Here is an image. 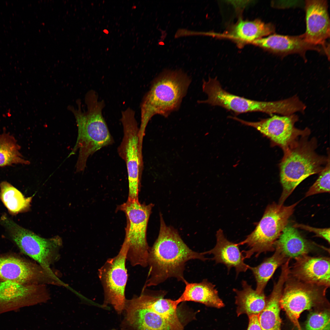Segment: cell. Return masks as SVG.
Returning <instances> with one entry per match:
<instances>
[{
  "label": "cell",
  "instance_id": "7",
  "mask_svg": "<svg viewBox=\"0 0 330 330\" xmlns=\"http://www.w3.org/2000/svg\"><path fill=\"white\" fill-rule=\"evenodd\" d=\"M202 89L207 96V98L205 100L198 101V103L220 106L237 114L258 112L269 114L276 113L286 115L291 110V104L288 99L260 101L231 94L222 88L216 77H210L207 81L204 80Z\"/></svg>",
  "mask_w": 330,
  "mask_h": 330
},
{
  "label": "cell",
  "instance_id": "32",
  "mask_svg": "<svg viewBox=\"0 0 330 330\" xmlns=\"http://www.w3.org/2000/svg\"><path fill=\"white\" fill-rule=\"evenodd\" d=\"M249 324L247 330H262L258 320V315L248 317Z\"/></svg>",
  "mask_w": 330,
  "mask_h": 330
},
{
  "label": "cell",
  "instance_id": "12",
  "mask_svg": "<svg viewBox=\"0 0 330 330\" xmlns=\"http://www.w3.org/2000/svg\"><path fill=\"white\" fill-rule=\"evenodd\" d=\"M0 278L21 284L63 285L51 268L12 254L0 255Z\"/></svg>",
  "mask_w": 330,
  "mask_h": 330
},
{
  "label": "cell",
  "instance_id": "20",
  "mask_svg": "<svg viewBox=\"0 0 330 330\" xmlns=\"http://www.w3.org/2000/svg\"><path fill=\"white\" fill-rule=\"evenodd\" d=\"M216 244L212 249L202 252L204 255L212 254L211 259L216 264L222 263L227 267L228 272L231 268H235L237 276L241 272H245L250 266L244 263V256L240 251L239 245L228 240L224 235L223 231L219 229L216 232Z\"/></svg>",
  "mask_w": 330,
  "mask_h": 330
},
{
  "label": "cell",
  "instance_id": "16",
  "mask_svg": "<svg viewBox=\"0 0 330 330\" xmlns=\"http://www.w3.org/2000/svg\"><path fill=\"white\" fill-rule=\"evenodd\" d=\"M295 259L292 266L290 267L289 276L305 283L329 287V257L306 255Z\"/></svg>",
  "mask_w": 330,
  "mask_h": 330
},
{
  "label": "cell",
  "instance_id": "14",
  "mask_svg": "<svg viewBox=\"0 0 330 330\" xmlns=\"http://www.w3.org/2000/svg\"><path fill=\"white\" fill-rule=\"evenodd\" d=\"M47 286L19 284L0 278V314L46 302L50 298Z\"/></svg>",
  "mask_w": 330,
  "mask_h": 330
},
{
  "label": "cell",
  "instance_id": "1",
  "mask_svg": "<svg viewBox=\"0 0 330 330\" xmlns=\"http://www.w3.org/2000/svg\"><path fill=\"white\" fill-rule=\"evenodd\" d=\"M160 217L158 236L148 251L149 271L146 287L157 285L170 278L184 282L186 280L184 272L188 261L208 259L202 252L190 248L175 229L166 225L161 214Z\"/></svg>",
  "mask_w": 330,
  "mask_h": 330
},
{
  "label": "cell",
  "instance_id": "5",
  "mask_svg": "<svg viewBox=\"0 0 330 330\" xmlns=\"http://www.w3.org/2000/svg\"><path fill=\"white\" fill-rule=\"evenodd\" d=\"M299 202L289 206L274 202L267 206L254 230L244 240L237 243L239 246L246 244L249 248L241 251L245 254V259L250 258L254 254L257 257L262 253L275 250V243Z\"/></svg>",
  "mask_w": 330,
  "mask_h": 330
},
{
  "label": "cell",
  "instance_id": "18",
  "mask_svg": "<svg viewBox=\"0 0 330 330\" xmlns=\"http://www.w3.org/2000/svg\"><path fill=\"white\" fill-rule=\"evenodd\" d=\"M254 42L255 44L261 47L282 56L296 53L305 57L306 52L308 50H315L319 52L324 53L326 54L323 47L307 42L302 35L291 36L273 34Z\"/></svg>",
  "mask_w": 330,
  "mask_h": 330
},
{
  "label": "cell",
  "instance_id": "29",
  "mask_svg": "<svg viewBox=\"0 0 330 330\" xmlns=\"http://www.w3.org/2000/svg\"><path fill=\"white\" fill-rule=\"evenodd\" d=\"M305 330H330V314L328 311L312 313L306 321Z\"/></svg>",
  "mask_w": 330,
  "mask_h": 330
},
{
  "label": "cell",
  "instance_id": "33",
  "mask_svg": "<svg viewBox=\"0 0 330 330\" xmlns=\"http://www.w3.org/2000/svg\"><path fill=\"white\" fill-rule=\"evenodd\" d=\"M115 330V329H114V330Z\"/></svg>",
  "mask_w": 330,
  "mask_h": 330
},
{
  "label": "cell",
  "instance_id": "2",
  "mask_svg": "<svg viewBox=\"0 0 330 330\" xmlns=\"http://www.w3.org/2000/svg\"><path fill=\"white\" fill-rule=\"evenodd\" d=\"M85 99L86 111L82 110L80 102L78 109L68 107L75 117L78 130L76 144L69 156L79 150L75 166L78 172L84 170L90 156L114 142L102 114L104 101L100 100L97 93L93 90L88 92Z\"/></svg>",
  "mask_w": 330,
  "mask_h": 330
},
{
  "label": "cell",
  "instance_id": "6",
  "mask_svg": "<svg viewBox=\"0 0 330 330\" xmlns=\"http://www.w3.org/2000/svg\"><path fill=\"white\" fill-rule=\"evenodd\" d=\"M153 204H141L138 199L128 198L125 203L119 205L117 210L125 214L127 226L124 240L129 247L127 259L133 266H148L149 249L147 240V225Z\"/></svg>",
  "mask_w": 330,
  "mask_h": 330
},
{
  "label": "cell",
  "instance_id": "4",
  "mask_svg": "<svg viewBox=\"0 0 330 330\" xmlns=\"http://www.w3.org/2000/svg\"><path fill=\"white\" fill-rule=\"evenodd\" d=\"M191 82L189 77L181 70H164L152 81L140 104V142L142 141L145 127L153 116L167 117L178 110Z\"/></svg>",
  "mask_w": 330,
  "mask_h": 330
},
{
  "label": "cell",
  "instance_id": "23",
  "mask_svg": "<svg viewBox=\"0 0 330 330\" xmlns=\"http://www.w3.org/2000/svg\"><path fill=\"white\" fill-rule=\"evenodd\" d=\"M241 284L242 290L233 289L236 295L235 304L237 306V316L243 314H246L248 317L259 315L266 304V298L264 293H258L245 280L242 281Z\"/></svg>",
  "mask_w": 330,
  "mask_h": 330
},
{
  "label": "cell",
  "instance_id": "27",
  "mask_svg": "<svg viewBox=\"0 0 330 330\" xmlns=\"http://www.w3.org/2000/svg\"><path fill=\"white\" fill-rule=\"evenodd\" d=\"M0 198L9 212L16 215L29 210L32 196L25 197L6 181L0 183Z\"/></svg>",
  "mask_w": 330,
  "mask_h": 330
},
{
  "label": "cell",
  "instance_id": "30",
  "mask_svg": "<svg viewBox=\"0 0 330 330\" xmlns=\"http://www.w3.org/2000/svg\"><path fill=\"white\" fill-rule=\"evenodd\" d=\"M330 192V160L320 173L317 179L306 193L305 197L324 193Z\"/></svg>",
  "mask_w": 330,
  "mask_h": 330
},
{
  "label": "cell",
  "instance_id": "21",
  "mask_svg": "<svg viewBox=\"0 0 330 330\" xmlns=\"http://www.w3.org/2000/svg\"><path fill=\"white\" fill-rule=\"evenodd\" d=\"M289 273L287 268H281L278 280L274 283L272 291L266 299L265 306L258 315L262 330H281L280 300Z\"/></svg>",
  "mask_w": 330,
  "mask_h": 330
},
{
  "label": "cell",
  "instance_id": "26",
  "mask_svg": "<svg viewBox=\"0 0 330 330\" xmlns=\"http://www.w3.org/2000/svg\"><path fill=\"white\" fill-rule=\"evenodd\" d=\"M275 27L259 20H241L234 27L233 35L236 38L247 42L254 41L274 33Z\"/></svg>",
  "mask_w": 330,
  "mask_h": 330
},
{
  "label": "cell",
  "instance_id": "19",
  "mask_svg": "<svg viewBox=\"0 0 330 330\" xmlns=\"http://www.w3.org/2000/svg\"><path fill=\"white\" fill-rule=\"evenodd\" d=\"M166 294V291H152L144 287L139 295L134 296L141 304L162 317L170 330H183L177 313L179 304L176 299L164 298Z\"/></svg>",
  "mask_w": 330,
  "mask_h": 330
},
{
  "label": "cell",
  "instance_id": "3",
  "mask_svg": "<svg viewBox=\"0 0 330 330\" xmlns=\"http://www.w3.org/2000/svg\"><path fill=\"white\" fill-rule=\"evenodd\" d=\"M310 132L302 135L283 150L279 165L280 182L283 191L279 203L284 202L296 187L312 175L319 173L330 160L317 154V142L314 138L309 139Z\"/></svg>",
  "mask_w": 330,
  "mask_h": 330
},
{
  "label": "cell",
  "instance_id": "13",
  "mask_svg": "<svg viewBox=\"0 0 330 330\" xmlns=\"http://www.w3.org/2000/svg\"><path fill=\"white\" fill-rule=\"evenodd\" d=\"M241 124L254 128L270 140L272 146H277L283 150L301 135L310 132L306 127L299 129L295 126L299 120L295 114L285 116L273 115L257 122L244 120L235 116H229Z\"/></svg>",
  "mask_w": 330,
  "mask_h": 330
},
{
  "label": "cell",
  "instance_id": "9",
  "mask_svg": "<svg viewBox=\"0 0 330 330\" xmlns=\"http://www.w3.org/2000/svg\"><path fill=\"white\" fill-rule=\"evenodd\" d=\"M328 288L305 283L288 275L280 299V306L298 330H301L299 321L300 314L326 302Z\"/></svg>",
  "mask_w": 330,
  "mask_h": 330
},
{
  "label": "cell",
  "instance_id": "11",
  "mask_svg": "<svg viewBox=\"0 0 330 330\" xmlns=\"http://www.w3.org/2000/svg\"><path fill=\"white\" fill-rule=\"evenodd\" d=\"M120 120L123 125V135L117 151L126 165L129 184L128 198L138 199L142 166L139 158V128L135 112L132 108H128L122 112Z\"/></svg>",
  "mask_w": 330,
  "mask_h": 330
},
{
  "label": "cell",
  "instance_id": "8",
  "mask_svg": "<svg viewBox=\"0 0 330 330\" xmlns=\"http://www.w3.org/2000/svg\"><path fill=\"white\" fill-rule=\"evenodd\" d=\"M0 222L20 251L38 264L51 269L60 259L62 246L60 237H41L20 226L5 214L1 217Z\"/></svg>",
  "mask_w": 330,
  "mask_h": 330
},
{
  "label": "cell",
  "instance_id": "25",
  "mask_svg": "<svg viewBox=\"0 0 330 330\" xmlns=\"http://www.w3.org/2000/svg\"><path fill=\"white\" fill-rule=\"evenodd\" d=\"M274 246L275 251L272 256L265 259L258 266H250L249 267L256 280L255 290L259 293H264L268 282L276 270L290 258L286 256L280 246L275 244Z\"/></svg>",
  "mask_w": 330,
  "mask_h": 330
},
{
  "label": "cell",
  "instance_id": "15",
  "mask_svg": "<svg viewBox=\"0 0 330 330\" xmlns=\"http://www.w3.org/2000/svg\"><path fill=\"white\" fill-rule=\"evenodd\" d=\"M306 29L302 35L306 42L321 46L327 51L329 46L325 43L330 37V19L328 4L325 0L305 1Z\"/></svg>",
  "mask_w": 330,
  "mask_h": 330
},
{
  "label": "cell",
  "instance_id": "17",
  "mask_svg": "<svg viewBox=\"0 0 330 330\" xmlns=\"http://www.w3.org/2000/svg\"><path fill=\"white\" fill-rule=\"evenodd\" d=\"M123 313L121 330H170L162 317L134 301L126 302Z\"/></svg>",
  "mask_w": 330,
  "mask_h": 330
},
{
  "label": "cell",
  "instance_id": "28",
  "mask_svg": "<svg viewBox=\"0 0 330 330\" xmlns=\"http://www.w3.org/2000/svg\"><path fill=\"white\" fill-rule=\"evenodd\" d=\"M20 149L12 135L5 132L0 134V167L14 164H30V162L25 159L20 153Z\"/></svg>",
  "mask_w": 330,
  "mask_h": 330
},
{
  "label": "cell",
  "instance_id": "31",
  "mask_svg": "<svg viewBox=\"0 0 330 330\" xmlns=\"http://www.w3.org/2000/svg\"><path fill=\"white\" fill-rule=\"evenodd\" d=\"M293 226L295 228H299L313 232L315 234L316 237H321L324 239L329 244V228H317L302 224H295Z\"/></svg>",
  "mask_w": 330,
  "mask_h": 330
},
{
  "label": "cell",
  "instance_id": "10",
  "mask_svg": "<svg viewBox=\"0 0 330 330\" xmlns=\"http://www.w3.org/2000/svg\"><path fill=\"white\" fill-rule=\"evenodd\" d=\"M128 247V243L124 240L118 255L108 259L98 270L104 292L103 306L111 305L119 314L123 313L126 299L128 274L126 262Z\"/></svg>",
  "mask_w": 330,
  "mask_h": 330
},
{
  "label": "cell",
  "instance_id": "22",
  "mask_svg": "<svg viewBox=\"0 0 330 330\" xmlns=\"http://www.w3.org/2000/svg\"><path fill=\"white\" fill-rule=\"evenodd\" d=\"M182 294L176 299L179 304L192 301L204 304L209 307L220 308L224 306L223 301L219 297L215 286L204 279L199 283H189L186 280Z\"/></svg>",
  "mask_w": 330,
  "mask_h": 330
},
{
  "label": "cell",
  "instance_id": "24",
  "mask_svg": "<svg viewBox=\"0 0 330 330\" xmlns=\"http://www.w3.org/2000/svg\"><path fill=\"white\" fill-rule=\"evenodd\" d=\"M275 244L280 246L290 259L308 255L314 249L313 244L304 238L293 226L287 225Z\"/></svg>",
  "mask_w": 330,
  "mask_h": 330
}]
</instances>
